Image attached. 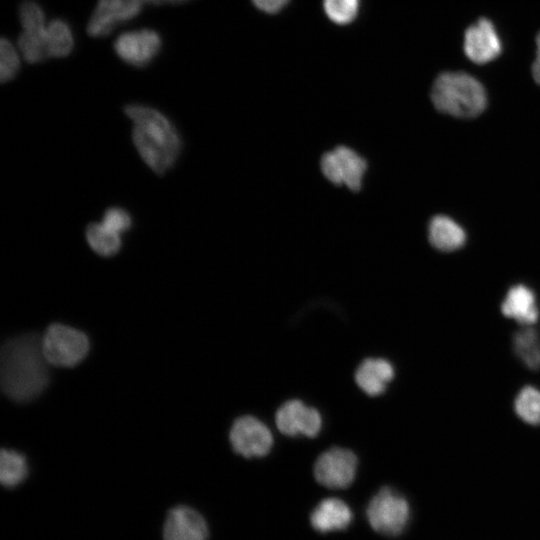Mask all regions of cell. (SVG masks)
Wrapping results in <instances>:
<instances>
[{
    "label": "cell",
    "mask_w": 540,
    "mask_h": 540,
    "mask_svg": "<svg viewBox=\"0 0 540 540\" xmlns=\"http://www.w3.org/2000/svg\"><path fill=\"white\" fill-rule=\"evenodd\" d=\"M48 364L42 350V336L26 333L8 339L0 356L3 392L16 402L33 400L48 384Z\"/></svg>",
    "instance_id": "obj_1"
},
{
    "label": "cell",
    "mask_w": 540,
    "mask_h": 540,
    "mask_svg": "<svg viewBox=\"0 0 540 540\" xmlns=\"http://www.w3.org/2000/svg\"><path fill=\"white\" fill-rule=\"evenodd\" d=\"M124 112L134 123L132 139L142 159L155 173L164 174L181 151L175 127L164 114L148 106L129 104Z\"/></svg>",
    "instance_id": "obj_2"
},
{
    "label": "cell",
    "mask_w": 540,
    "mask_h": 540,
    "mask_svg": "<svg viewBox=\"0 0 540 540\" xmlns=\"http://www.w3.org/2000/svg\"><path fill=\"white\" fill-rule=\"evenodd\" d=\"M431 100L441 112L459 118L481 114L487 105V94L482 83L463 71H446L435 79Z\"/></svg>",
    "instance_id": "obj_3"
},
{
    "label": "cell",
    "mask_w": 540,
    "mask_h": 540,
    "mask_svg": "<svg viewBox=\"0 0 540 540\" xmlns=\"http://www.w3.org/2000/svg\"><path fill=\"white\" fill-rule=\"evenodd\" d=\"M366 515L376 532L395 537L408 525L410 506L402 494L393 488L382 487L369 501Z\"/></svg>",
    "instance_id": "obj_4"
},
{
    "label": "cell",
    "mask_w": 540,
    "mask_h": 540,
    "mask_svg": "<svg viewBox=\"0 0 540 540\" xmlns=\"http://www.w3.org/2000/svg\"><path fill=\"white\" fill-rule=\"evenodd\" d=\"M42 350L49 364L72 367L87 355L89 340L83 332L55 323L42 336Z\"/></svg>",
    "instance_id": "obj_5"
},
{
    "label": "cell",
    "mask_w": 540,
    "mask_h": 540,
    "mask_svg": "<svg viewBox=\"0 0 540 540\" xmlns=\"http://www.w3.org/2000/svg\"><path fill=\"white\" fill-rule=\"evenodd\" d=\"M162 44V37L156 30L143 28L120 34L113 47L123 62L142 68L151 64L159 55Z\"/></svg>",
    "instance_id": "obj_6"
},
{
    "label": "cell",
    "mask_w": 540,
    "mask_h": 540,
    "mask_svg": "<svg viewBox=\"0 0 540 540\" xmlns=\"http://www.w3.org/2000/svg\"><path fill=\"white\" fill-rule=\"evenodd\" d=\"M357 465V457L352 451L333 447L317 458L314 465V476L325 487L346 488L355 478Z\"/></svg>",
    "instance_id": "obj_7"
},
{
    "label": "cell",
    "mask_w": 540,
    "mask_h": 540,
    "mask_svg": "<svg viewBox=\"0 0 540 540\" xmlns=\"http://www.w3.org/2000/svg\"><path fill=\"white\" fill-rule=\"evenodd\" d=\"M229 439L234 451L246 458L265 456L273 445L269 428L257 418L248 415L235 420Z\"/></svg>",
    "instance_id": "obj_8"
},
{
    "label": "cell",
    "mask_w": 540,
    "mask_h": 540,
    "mask_svg": "<svg viewBox=\"0 0 540 540\" xmlns=\"http://www.w3.org/2000/svg\"><path fill=\"white\" fill-rule=\"evenodd\" d=\"M143 0H98L87 23V34L94 38L109 35L120 23L137 17Z\"/></svg>",
    "instance_id": "obj_9"
},
{
    "label": "cell",
    "mask_w": 540,
    "mask_h": 540,
    "mask_svg": "<svg viewBox=\"0 0 540 540\" xmlns=\"http://www.w3.org/2000/svg\"><path fill=\"white\" fill-rule=\"evenodd\" d=\"M502 41L491 20L482 17L464 33L463 49L466 56L477 64L488 63L502 52Z\"/></svg>",
    "instance_id": "obj_10"
},
{
    "label": "cell",
    "mask_w": 540,
    "mask_h": 540,
    "mask_svg": "<svg viewBox=\"0 0 540 540\" xmlns=\"http://www.w3.org/2000/svg\"><path fill=\"white\" fill-rule=\"evenodd\" d=\"M275 422L278 430L287 436L315 437L321 429L320 413L300 400H289L277 410Z\"/></svg>",
    "instance_id": "obj_11"
},
{
    "label": "cell",
    "mask_w": 540,
    "mask_h": 540,
    "mask_svg": "<svg viewBox=\"0 0 540 540\" xmlns=\"http://www.w3.org/2000/svg\"><path fill=\"white\" fill-rule=\"evenodd\" d=\"M208 524L200 512L186 505L171 508L164 519L163 540H207Z\"/></svg>",
    "instance_id": "obj_12"
},
{
    "label": "cell",
    "mask_w": 540,
    "mask_h": 540,
    "mask_svg": "<svg viewBox=\"0 0 540 540\" xmlns=\"http://www.w3.org/2000/svg\"><path fill=\"white\" fill-rule=\"evenodd\" d=\"M502 314L517 323L528 326L539 317V308L534 291L524 284L512 286L501 303Z\"/></svg>",
    "instance_id": "obj_13"
},
{
    "label": "cell",
    "mask_w": 540,
    "mask_h": 540,
    "mask_svg": "<svg viewBox=\"0 0 540 540\" xmlns=\"http://www.w3.org/2000/svg\"><path fill=\"white\" fill-rule=\"evenodd\" d=\"M351 508L338 498H326L310 514L311 526L320 533L348 528L352 522Z\"/></svg>",
    "instance_id": "obj_14"
},
{
    "label": "cell",
    "mask_w": 540,
    "mask_h": 540,
    "mask_svg": "<svg viewBox=\"0 0 540 540\" xmlns=\"http://www.w3.org/2000/svg\"><path fill=\"white\" fill-rule=\"evenodd\" d=\"M394 377L392 364L383 358H367L361 362L355 373L359 388L370 396L383 393Z\"/></svg>",
    "instance_id": "obj_15"
},
{
    "label": "cell",
    "mask_w": 540,
    "mask_h": 540,
    "mask_svg": "<svg viewBox=\"0 0 540 540\" xmlns=\"http://www.w3.org/2000/svg\"><path fill=\"white\" fill-rule=\"evenodd\" d=\"M428 239L437 250L451 252L464 246L466 232L449 216L436 215L429 222Z\"/></svg>",
    "instance_id": "obj_16"
},
{
    "label": "cell",
    "mask_w": 540,
    "mask_h": 540,
    "mask_svg": "<svg viewBox=\"0 0 540 540\" xmlns=\"http://www.w3.org/2000/svg\"><path fill=\"white\" fill-rule=\"evenodd\" d=\"M513 351L523 365L530 370L540 369V334L525 326L518 330L512 339Z\"/></svg>",
    "instance_id": "obj_17"
},
{
    "label": "cell",
    "mask_w": 540,
    "mask_h": 540,
    "mask_svg": "<svg viewBox=\"0 0 540 540\" xmlns=\"http://www.w3.org/2000/svg\"><path fill=\"white\" fill-rule=\"evenodd\" d=\"M334 151L339 160L343 184L353 191L359 190L367 167L366 161L346 146H338Z\"/></svg>",
    "instance_id": "obj_18"
},
{
    "label": "cell",
    "mask_w": 540,
    "mask_h": 540,
    "mask_svg": "<svg viewBox=\"0 0 540 540\" xmlns=\"http://www.w3.org/2000/svg\"><path fill=\"white\" fill-rule=\"evenodd\" d=\"M47 45L52 57H67L74 48L71 26L61 18L53 19L47 27Z\"/></svg>",
    "instance_id": "obj_19"
},
{
    "label": "cell",
    "mask_w": 540,
    "mask_h": 540,
    "mask_svg": "<svg viewBox=\"0 0 540 540\" xmlns=\"http://www.w3.org/2000/svg\"><path fill=\"white\" fill-rule=\"evenodd\" d=\"M25 457L12 450L2 449L0 456V480L4 487L14 488L27 477Z\"/></svg>",
    "instance_id": "obj_20"
},
{
    "label": "cell",
    "mask_w": 540,
    "mask_h": 540,
    "mask_svg": "<svg viewBox=\"0 0 540 540\" xmlns=\"http://www.w3.org/2000/svg\"><path fill=\"white\" fill-rule=\"evenodd\" d=\"M86 239L90 247L101 256L115 255L121 248L120 234L108 229L102 223L89 224Z\"/></svg>",
    "instance_id": "obj_21"
},
{
    "label": "cell",
    "mask_w": 540,
    "mask_h": 540,
    "mask_svg": "<svg viewBox=\"0 0 540 540\" xmlns=\"http://www.w3.org/2000/svg\"><path fill=\"white\" fill-rule=\"evenodd\" d=\"M516 415L525 423L540 425V390L534 386H525L514 400Z\"/></svg>",
    "instance_id": "obj_22"
},
{
    "label": "cell",
    "mask_w": 540,
    "mask_h": 540,
    "mask_svg": "<svg viewBox=\"0 0 540 540\" xmlns=\"http://www.w3.org/2000/svg\"><path fill=\"white\" fill-rule=\"evenodd\" d=\"M18 46L24 59L36 64L48 58L47 29L43 32L22 31L18 38Z\"/></svg>",
    "instance_id": "obj_23"
},
{
    "label": "cell",
    "mask_w": 540,
    "mask_h": 540,
    "mask_svg": "<svg viewBox=\"0 0 540 540\" xmlns=\"http://www.w3.org/2000/svg\"><path fill=\"white\" fill-rule=\"evenodd\" d=\"M360 0H323L326 16L335 24L347 25L359 13Z\"/></svg>",
    "instance_id": "obj_24"
},
{
    "label": "cell",
    "mask_w": 540,
    "mask_h": 540,
    "mask_svg": "<svg viewBox=\"0 0 540 540\" xmlns=\"http://www.w3.org/2000/svg\"><path fill=\"white\" fill-rule=\"evenodd\" d=\"M45 12L35 0H24L19 6V20L23 31L43 32L45 27Z\"/></svg>",
    "instance_id": "obj_25"
},
{
    "label": "cell",
    "mask_w": 540,
    "mask_h": 540,
    "mask_svg": "<svg viewBox=\"0 0 540 540\" xmlns=\"http://www.w3.org/2000/svg\"><path fill=\"white\" fill-rule=\"evenodd\" d=\"M20 69V59L16 48L6 37L0 41V80L2 83L14 79Z\"/></svg>",
    "instance_id": "obj_26"
},
{
    "label": "cell",
    "mask_w": 540,
    "mask_h": 540,
    "mask_svg": "<svg viewBox=\"0 0 540 540\" xmlns=\"http://www.w3.org/2000/svg\"><path fill=\"white\" fill-rule=\"evenodd\" d=\"M102 224L108 229L120 234L131 227L132 220L126 210L113 207L105 212Z\"/></svg>",
    "instance_id": "obj_27"
},
{
    "label": "cell",
    "mask_w": 540,
    "mask_h": 540,
    "mask_svg": "<svg viewBox=\"0 0 540 540\" xmlns=\"http://www.w3.org/2000/svg\"><path fill=\"white\" fill-rule=\"evenodd\" d=\"M320 167L322 173L330 182L337 185L343 184L339 160L334 150L323 154Z\"/></svg>",
    "instance_id": "obj_28"
},
{
    "label": "cell",
    "mask_w": 540,
    "mask_h": 540,
    "mask_svg": "<svg viewBox=\"0 0 540 540\" xmlns=\"http://www.w3.org/2000/svg\"><path fill=\"white\" fill-rule=\"evenodd\" d=\"M252 2L259 10L273 14L283 9L289 0H252Z\"/></svg>",
    "instance_id": "obj_29"
},
{
    "label": "cell",
    "mask_w": 540,
    "mask_h": 540,
    "mask_svg": "<svg viewBox=\"0 0 540 540\" xmlns=\"http://www.w3.org/2000/svg\"><path fill=\"white\" fill-rule=\"evenodd\" d=\"M536 56L532 64V75L536 83L540 84V32L536 36Z\"/></svg>",
    "instance_id": "obj_30"
},
{
    "label": "cell",
    "mask_w": 540,
    "mask_h": 540,
    "mask_svg": "<svg viewBox=\"0 0 540 540\" xmlns=\"http://www.w3.org/2000/svg\"><path fill=\"white\" fill-rule=\"evenodd\" d=\"M190 0H160L161 4L169 3V4H182L185 2H188Z\"/></svg>",
    "instance_id": "obj_31"
},
{
    "label": "cell",
    "mask_w": 540,
    "mask_h": 540,
    "mask_svg": "<svg viewBox=\"0 0 540 540\" xmlns=\"http://www.w3.org/2000/svg\"><path fill=\"white\" fill-rule=\"evenodd\" d=\"M144 2L154 4V5H161L160 0H143Z\"/></svg>",
    "instance_id": "obj_32"
}]
</instances>
